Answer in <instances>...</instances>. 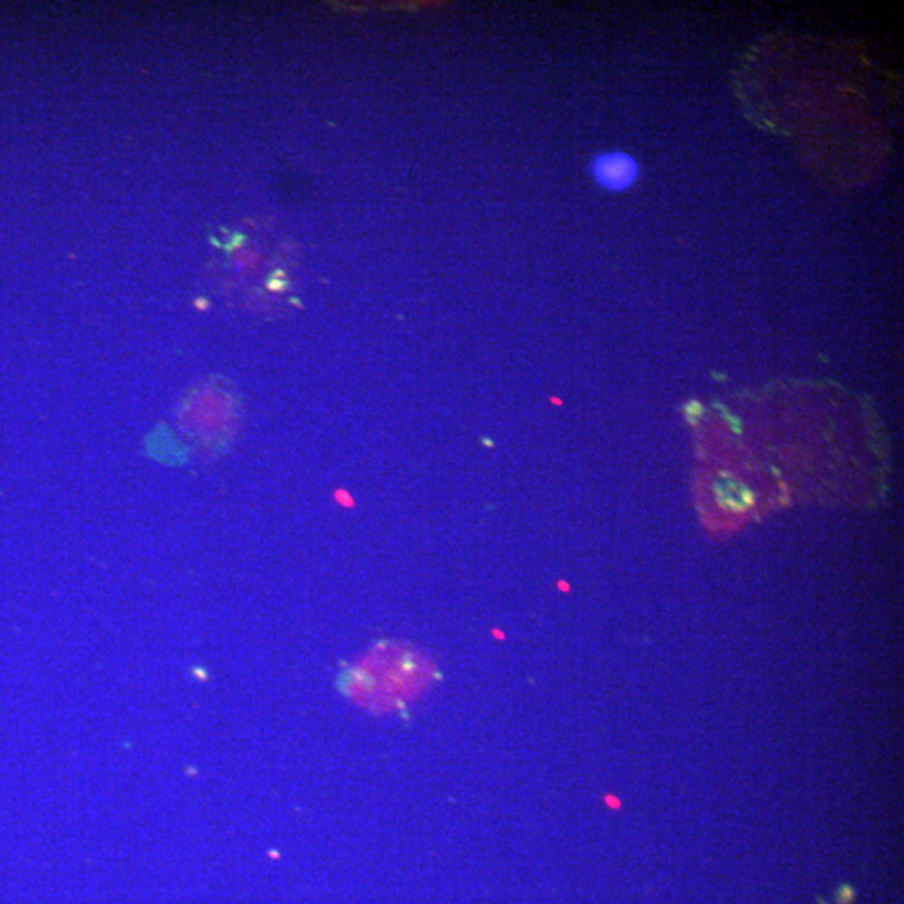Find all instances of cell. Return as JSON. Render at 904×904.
Listing matches in <instances>:
<instances>
[{"mask_svg": "<svg viewBox=\"0 0 904 904\" xmlns=\"http://www.w3.org/2000/svg\"><path fill=\"white\" fill-rule=\"evenodd\" d=\"M240 402L225 386L205 384L185 396L176 412L183 437L203 449H225L240 426Z\"/></svg>", "mask_w": 904, "mask_h": 904, "instance_id": "obj_1", "label": "cell"}, {"mask_svg": "<svg viewBox=\"0 0 904 904\" xmlns=\"http://www.w3.org/2000/svg\"><path fill=\"white\" fill-rule=\"evenodd\" d=\"M590 173L596 185L605 192L623 193L637 185L642 170L633 155L615 149L593 158Z\"/></svg>", "mask_w": 904, "mask_h": 904, "instance_id": "obj_2", "label": "cell"}]
</instances>
